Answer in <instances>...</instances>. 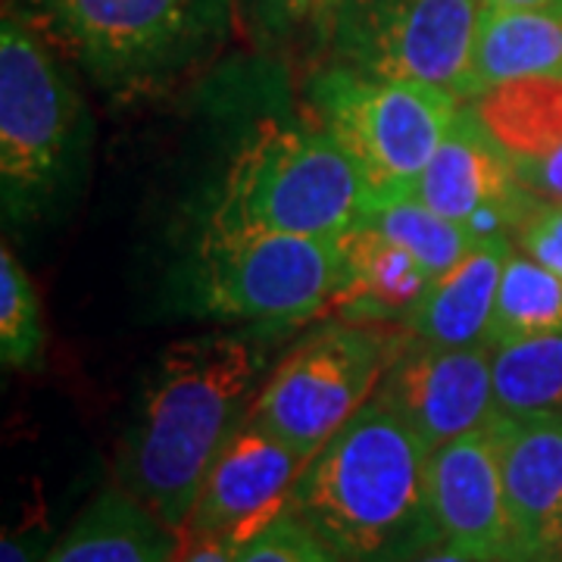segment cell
Returning a JSON list of instances; mask_svg holds the SVG:
<instances>
[{
    "instance_id": "obj_1",
    "label": "cell",
    "mask_w": 562,
    "mask_h": 562,
    "mask_svg": "<svg viewBox=\"0 0 562 562\" xmlns=\"http://www.w3.org/2000/svg\"><path fill=\"white\" fill-rule=\"evenodd\" d=\"M284 325L206 331L169 344L144 375L116 457V482L184 535L203 479L269 375Z\"/></svg>"
},
{
    "instance_id": "obj_2",
    "label": "cell",
    "mask_w": 562,
    "mask_h": 562,
    "mask_svg": "<svg viewBox=\"0 0 562 562\" xmlns=\"http://www.w3.org/2000/svg\"><path fill=\"white\" fill-rule=\"evenodd\" d=\"M428 443L372 394L313 460L288 513L341 562H409L441 543L428 503Z\"/></svg>"
},
{
    "instance_id": "obj_3",
    "label": "cell",
    "mask_w": 562,
    "mask_h": 562,
    "mask_svg": "<svg viewBox=\"0 0 562 562\" xmlns=\"http://www.w3.org/2000/svg\"><path fill=\"white\" fill-rule=\"evenodd\" d=\"M88 120L54 41L22 10L0 22V198L13 225L44 220L79 179Z\"/></svg>"
},
{
    "instance_id": "obj_4",
    "label": "cell",
    "mask_w": 562,
    "mask_h": 562,
    "mask_svg": "<svg viewBox=\"0 0 562 562\" xmlns=\"http://www.w3.org/2000/svg\"><path fill=\"white\" fill-rule=\"evenodd\" d=\"M369 203L372 188L319 125L266 122L228 160L203 225L341 238Z\"/></svg>"
},
{
    "instance_id": "obj_5",
    "label": "cell",
    "mask_w": 562,
    "mask_h": 562,
    "mask_svg": "<svg viewBox=\"0 0 562 562\" xmlns=\"http://www.w3.org/2000/svg\"><path fill=\"white\" fill-rule=\"evenodd\" d=\"M54 47L106 88H144L206 60L232 0H22Z\"/></svg>"
},
{
    "instance_id": "obj_6",
    "label": "cell",
    "mask_w": 562,
    "mask_h": 562,
    "mask_svg": "<svg viewBox=\"0 0 562 562\" xmlns=\"http://www.w3.org/2000/svg\"><path fill=\"white\" fill-rule=\"evenodd\" d=\"M341 281V238L203 225L188 262V306L206 319L288 328L325 316Z\"/></svg>"
},
{
    "instance_id": "obj_7",
    "label": "cell",
    "mask_w": 562,
    "mask_h": 562,
    "mask_svg": "<svg viewBox=\"0 0 562 562\" xmlns=\"http://www.w3.org/2000/svg\"><path fill=\"white\" fill-rule=\"evenodd\" d=\"M316 125L360 169L372 194L409 191L462 103L435 85L328 63L310 81Z\"/></svg>"
},
{
    "instance_id": "obj_8",
    "label": "cell",
    "mask_w": 562,
    "mask_h": 562,
    "mask_svg": "<svg viewBox=\"0 0 562 562\" xmlns=\"http://www.w3.org/2000/svg\"><path fill=\"white\" fill-rule=\"evenodd\" d=\"M391 341L369 322H325L269 369L247 422L310 462L379 391Z\"/></svg>"
},
{
    "instance_id": "obj_9",
    "label": "cell",
    "mask_w": 562,
    "mask_h": 562,
    "mask_svg": "<svg viewBox=\"0 0 562 562\" xmlns=\"http://www.w3.org/2000/svg\"><path fill=\"white\" fill-rule=\"evenodd\" d=\"M482 13L484 0H341L325 44L338 63L425 81L460 101Z\"/></svg>"
},
{
    "instance_id": "obj_10",
    "label": "cell",
    "mask_w": 562,
    "mask_h": 562,
    "mask_svg": "<svg viewBox=\"0 0 562 562\" xmlns=\"http://www.w3.org/2000/svg\"><path fill=\"white\" fill-rule=\"evenodd\" d=\"M438 216L457 222L475 241L509 238L541 203L519 179L516 162L487 132L472 103H462L441 147L409 188Z\"/></svg>"
},
{
    "instance_id": "obj_11",
    "label": "cell",
    "mask_w": 562,
    "mask_h": 562,
    "mask_svg": "<svg viewBox=\"0 0 562 562\" xmlns=\"http://www.w3.org/2000/svg\"><path fill=\"white\" fill-rule=\"evenodd\" d=\"M375 394L435 450L497 416L494 350L487 344L431 347L413 338V347L391 360Z\"/></svg>"
},
{
    "instance_id": "obj_12",
    "label": "cell",
    "mask_w": 562,
    "mask_h": 562,
    "mask_svg": "<svg viewBox=\"0 0 562 562\" xmlns=\"http://www.w3.org/2000/svg\"><path fill=\"white\" fill-rule=\"evenodd\" d=\"M303 465L297 450L244 422L210 465L184 538H225L241 547L288 509Z\"/></svg>"
},
{
    "instance_id": "obj_13",
    "label": "cell",
    "mask_w": 562,
    "mask_h": 562,
    "mask_svg": "<svg viewBox=\"0 0 562 562\" xmlns=\"http://www.w3.org/2000/svg\"><path fill=\"white\" fill-rule=\"evenodd\" d=\"M428 503L441 543L491 562H519L494 422L428 453Z\"/></svg>"
},
{
    "instance_id": "obj_14",
    "label": "cell",
    "mask_w": 562,
    "mask_h": 562,
    "mask_svg": "<svg viewBox=\"0 0 562 562\" xmlns=\"http://www.w3.org/2000/svg\"><path fill=\"white\" fill-rule=\"evenodd\" d=\"M494 431L519 562H562V416L497 413Z\"/></svg>"
},
{
    "instance_id": "obj_15",
    "label": "cell",
    "mask_w": 562,
    "mask_h": 562,
    "mask_svg": "<svg viewBox=\"0 0 562 562\" xmlns=\"http://www.w3.org/2000/svg\"><path fill=\"white\" fill-rule=\"evenodd\" d=\"M341 250L344 281L325 313H335L344 322L409 325L435 279L401 244L391 241L369 222H360L350 232H344Z\"/></svg>"
},
{
    "instance_id": "obj_16",
    "label": "cell",
    "mask_w": 562,
    "mask_h": 562,
    "mask_svg": "<svg viewBox=\"0 0 562 562\" xmlns=\"http://www.w3.org/2000/svg\"><path fill=\"white\" fill-rule=\"evenodd\" d=\"M522 79H562V7H484L460 101Z\"/></svg>"
},
{
    "instance_id": "obj_17",
    "label": "cell",
    "mask_w": 562,
    "mask_h": 562,
    "mask_svg": "<svg viewBox=\"0 0 562 562\" xmlns=\"http://www.w3.org/2000/svg\"><path fill=\"white\" fill-rule=\"evenodd\" d=\"M509 238H479L457 266L428 284L416 316L409 319L413 338L431 347H472L487 344V325L501 288Z\"/></svg>"
},
{
    "instance_id": "obj_18",
    "label": "cell",
    "mask_w": 562,
    "mask_h": 562,
    "mask_svg": "<svg viewBox=\"0 0 562 562\" xmlns=\"http://www.w3.org/2000/svg\"><path fill=\"white\" fill-rule=\"evenodd\" d=\"M181 550L184 535L116 482L85 506L44 562H179Z\"/></svg>"
},
{
    "instance_id": "obj_19",
    "label": "cell",
    "mask_w": 562,
    "mask_h": 562,
    "mask_svg": "<svg viewBox=\"0 0 562 562\" xmlns=\"http://www.w3.org/2000/svg\"><path fill=\"white\" fill-rule=\"evenodd\" d=\"M472 106L513 162L543 157L562 144V79L509 81Z\"/></svg>"
},
{
    "instance_id": "obj_20",
    "label": "cell",
    "mask_w": 562,
    "mask_h": 562,
    "mask_svg": "<svg viewBox=\"0 0 562 562\" xmlns=\"http://www.w3.org/2000/svg\"><path fill=\"white\" fill-rule=\"evenodd\" d=\"M553 331H562V279L525 250H509L487 325V347L497 350Z\"/></svg>"
},
{
    "instance_id": "obj_21",
    "label": "cell",
    "mask_w": 562,
    "mask_h": 562,
    "mask_svg": "<svg viewBox=\"0 0 562 562\" xmlns=\"http://www.w3.org/2000/svg\"><path fill=\"white\" fill-rule=\"evenodd\" d=\"M494 397L503 416H562V331L497 347Z\"/></svg>"
},
{
    "instance_id": "obj_22",
    "label": "cell",
    "mask_w": 562,
    "mask_h": 562,
    "mask_svg": "<svg viewBox=\"0 0 562 562\" xmlns=\"http://www.w3.org/2000/svg\"><path fill=\"white\" fill-rule=\"evenodd\" d=\"M362 222H369L391 241L401 244L431 279H438L450 266H457L462 254L475 244V238L465 228L438 216L431 206H425L409 191L372 194L369 213Z\"/></svg>"
},
{
    "instance_id": "obj_23",
    "label": "cell",
    "mask_w": 562,
    "mask_h": 562,
    "mask_svg": "<svg viewBox=\"0 0 562 562\" xmlns=\"http://www.w3.org/2000/svg\"><path fill=\"white\" fill-rule=\"evenodd\" d=\"M47 328L35 284L20 257L3 244L0 250V360L7 369L35 372L44 362Z\"/></svg>"
},
{
    "instance_id": "obj_24",
    "label": "cell",
    "mask_w": 562,
    "mask_h": 562,
    "mask_svg": "<svg viewBox=\"0 0 562 562\" xmlns=\"http://www.w3.org/2000/svg\"><path fill=\"white\" fill-rule=\"evenodd\" d=\"M235 562H341L288 509L235 550Z\"/></svg>"
},
{
    "instance_id": "obj_25",
    "label": "cell",
    "mask_w": 562,
    "mask_h": 562,
    "mask_svg": "<svg viewBox=\"0 0 562 562\" xmlns=\"http://www.w3.org/2000/svg\"><path fill=\"white\" fill-rule=\"evenodd\" d=\"M341 0H241L244 13L250 22L276 38L313 32L325 41L331 16Z\"/></svg>"
},
{
    "instance_id": "obj_26",
    "label": "cell",
    "mask_w": 562,
    "mask_h": 562,
    "mask_svg": "<svg viewBox=\"0 0 562 562\" xmlns=\"http://www.w3.org/2000/svg\"><path fill=\"white\" fill-rule=\"evenodd\" d=\"M519 247L562 279V201H541L519 228Z\"/></svg>"
},
{
    "instance_id": "obj_27",
    "label": "cell",
    "mask_w": 562,
    "mask_h": 562,
    "mask_svg": "<svg viewBox=\"0 0 562 562\" xmlns=\"http://www.w3.org/2000/svg\"><path fill=\"white\" fill-rule=\"evenodd\" d=\"M47 538H50V528L44 522V509H32L25 519H22L13 531L3 535V562H44V557L50 553L47 547Z\"/></svg>"
},
{
    "instance_id": "obj_28",
    "label": "cell",
    "mask_w": 562,
    "mask_h": 562,
    "mask_svg": "<svg viewBox=\"0 0 562 562\" xmlns=\"http://www.w3.org/2000/svg\"><path fill=\"white\" fill-rule=\"evenodd\" d=\"M516 172L522 184L541 201H562V144L535 160H519Z\"/></svg>"
},
{
    "instance_id": "obj_29",
    "label": "cell",
    "mask_w": 562,
    "mask_h": 562,
    "mask_svg": "<svg viewBox=\"0 0 562 562\" xmlns=\"http://www.w3.org/2000/svg\"><path fill=\"white\" fill-rule=\"evenodd\" d=\"M235 550L225 538H184L179 562H235Z\"/></svg>"
},
{
    "instance_id": "obj_30",
    "label": "cell",
    "mask_w": 562,
    "mask_h": 562,
    "mask_svg": "<svg viewBox=\"0 0 562 562\" xmlns=\"http://www.w3.org/2000/svg\"><path fill=\"white\" fill-rule=\"evenodd\" d=\"M409 562H491L482 560V557H475V553H465L460 547H450V543H438V547H431V550H425L422 557Z\"/></svg>"
},
{
    "instance_id": "obj_31",
    "label": "cell",
    "mask_w": 562,
    "mask_h": 562,
    "mask_svg": "<svg viewBox=\"0 0 562 562\" xmlns=\"http://www.w3.org/2000/svg\"><path fill=\"white\" fill-rule=\"evenodd\" d=\"M484 7H562V0H484Z\"/></svg>"
}]
</instances>
